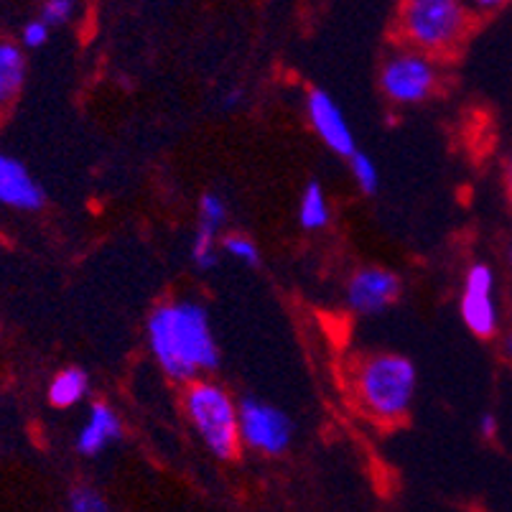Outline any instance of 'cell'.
<instances>
[{"mask_svg":"<svg viewBox=\"0 0 512 512\" xmlns=\"http://www.w3.org/2000/svg\"><path fill=\"white\" fill-rule=\"evenodd\" d=\"M148 339L156 360L174 380H192L220 360L207 314L189 301L158 306L148 319Z\"/></svg>","mask_w":512,"mask_h":512,"instance_id":"1","label":"cell"},{"mask_svg":"<svg viewBox=\"0 0 512 512\" xmlns=\"http://www.w3.org/2000/svg\"><path fill=\"white\" fill-rule=\"evenodd\" d=\"M120 434H123V426H120V418L115 416L113 408H107L105 403H95L90 411V418H87V423L82 426V431L77 436L79 454H100L110 441H118Z\"/></svg>","mask_w":512,"mask_h":512,"instance_id":"12","label":"cell"},{"mask_svg":"<svg viewBox=\"0 0 512 512\" xmlns=\"http://www.w3.org/2000/svg\"><path fill=\"white\" fill-rule=\"evenodd\" d=\"M225 217V202H222L217 194H204L202 204H199V227L192 245V260L197 263V268H202V271H209V268L217 263L214 245H217V230L222 227Z\"/></svg>","mask_w":512,"mask_h":512,"instance_id":"11","label":"cell"},{"mask_svg":"<svg viewBox=\"0 0 512 512\" xmlns=\"http://www.w3.org/2000/svg\"><path fill=\"white\" fill-rule=\"evenodd\" d=\"M462 319L469 332L487 339L497 332L500 316L495 304V273L487 265H474L462 293Z\"/></svg>","mask_w":512,"mask_h":512,"instance_id":"7","label":"cell"},{"mask_svg":"<svg viewBox=\"0 0 512 512\" xmlns=\"http://www.w3.org/2000/svg\"><path fill=\"white\" fill-rule=\"evenodd\" d=\"M507 260H510V265H512V245H510V248H507Z\"/></svg>","mask_w":512,"mask_h":512,"instance_id":"25","label":"cell"},{"mask_svg":"<svg viewBox=\"0 0 512 512\" xmlns=\"http://www.w3.org/2000/svg\"><path fill=\"white\" fill-rule=\"evenodd\" d=\"M21 39H23V44L29 46V49H39V46H44L46 41H49V26H46L41 18H36V21H31L23 26Z\"/></svg>","mask_w":512,"mask_h":512,"instance_id":"20","label":"cell"},{"mask_svg":"<svg viewBox=\"0 0 512 512\" xmlns=\"http://www.w3.org/2000/svg\"><path fill=\"white\" fill-rule=\"evenodd\" d=\"M225 250L232 258L242 260L245 265H258L260 263V250L255 248V242L245 235H227L225 237Z\"/></svg>","mask_w":512,"mask_h":512,"instance_id":"18","label":"cell"},{"mask_svg":"<svg viewBox=\"0 0 512 512\" xmlns=\"http://www.w3.org/2000/svg\"><path fill=\"white\" fill-rule=\"evenodd\" d=\"M240 416V441L265 454H281L291 444V421L283 411L263 400L248 398L237 411Z\"/></svg>","mask_w":512,"mask_h":512,"instance_id":"6","label":"cell"},{"mask_svg":"<svg viewBox=\"0 0 512 512\" xmlns=\"http://www.w3.org/2000/svg\"><path fill=\"white\" fill-rule=\"evenodd\" d=\"M349 164H352V176H355L362 192L375 194L377 186H380V174H377V166L372 164V158L367 153L355 151V156L349 158Z\"/></svg>","mask_w":512,"mask_h":512,"instance_id":"16","label":"cell"},{"mask_svg":"<svg viewBox=\"0 0 512 512\" xmlns=\"http://www.w3.org/2000/svg\"><path fill=\"white\" fill-rule=\"evenodd\" d=\"M0 204L23 212L44 207V192L18 158L0 153Z\"/></svg>","mask_w":512,"mask_h":512,"instance_id":"10","label":"cell"},{"mask_svg":"<svg viewBox=\"0 0 512 512\" xmlns=\"http://www.w3.org/2000/svg\"><path fill=\"white\" fill-rule=\"evenodd\" d=\"M479 431H482L484 439H495L497 436V418L492 413H484L482 421H479Z\"/></svg>","mask_w":512,"mask_h":512,"instance_id":"21","label":"cell"},{"mask_svg":"<svg viewBox=\"0 0 512 512\" xmlns=\"http://www.w3.org/2000/svg\"><path fill=\"white\" fill-rule=\"evenodd\" d=\"M469 8L456 0H413L400 13V29L423 51H446L464 39Z\"/></svg>","mask_w":512,"mask_h":512,"instance_id":"4","label":"cell"},{"mask_svg":"<svg viewBox=\"0 0 512 512\" xmlns=\"http://www.w3.org/2000/svg\"><path fill=\"white\" fill-rule=\"evenodd\" d=\"M74 13V3H69V0H49V3H44V8H41V21L46 23V26H62V23H67L69 18H72Z\"/></svg>","mask_w":512,"mask_h":512,"instance_id":"19","label":"cell"},{"mask_svg":"<svg viewBox=\"0 0 512 512\" xmlns=\"http://www.w3.org/2000/svg\"><path fill=\"white\" fill-rule=\"evenodd\" d=\"M186 413L192 418L197 434L214 456L232 459L240 449V416L230 395L214 383L189 385L186 390Z\"/></svg>","mask_w":512,"mask_h":512,"instance_id":"3","label":"cell"},{"mask_svg":"<svg viewBox=\"0 0 512 512\" xmlns=\"http://www.w3.org/2000/svg\"><path fill=\"white\" fill-rule=\"evenodd\" d=\"M502 347H505V357H507V360H512V334H507L505 342H502Z\"/></svg>","mask_w":512,"mask_h":512,"instance_id":"23","label":"cell"},{"mask_svg":"<svg viewBox=\"0 0 512 512\" xmlns=\"http://www.w3.org/2000/svg\"><path fill=\"white\" fill-rule=\"evenodd\" d=\"M400 296V278L385 268H362L347 288L349 306L360 314H380Z\"/></svg>","mask_w":512,"mask_h":512,"instance_id":"8","label":"cell"},{"mask_svg":"<svg viewBox=\"0 0 512 512\" xmlns=\"http://www.w3.org/2000/svg\"><path fill=\"white\" fill-rule=\"evenodd\" d=\"M416 367L408 357L375 355L360 367L357 390L362 406L377 418L393 421L411 406L416 395Z\"/></svg>","mask_w":512,"mask_h":512,"instance_id":"2","label":"cell"},{"mask_svg":"<svg viewBox=\"0 0 512 512\" xmlns=\"http://www.w3.org/2000/svg\"><path fill=\"white\" fill-rule=\"evenodd\" d=\"M69 512H110L105 497L92 487H74L69 492Z\"/></svg>","mask_w":512,"mask_h":512,"instance_id":"17","label":"cell"},{"mask_svg":"<svg viewBox=\"0 0 512 512\" xmlns=\"http://www.w3.org/2000/svg\"><path fill=\"white\" fill-rule=\"evenodd\" d=\"M299 222L304 230H321L329 222V204L319 181H311L301 194Z\"/></svg>","mask_w":512,"mask_h":512,"instance_id":"15","label":"cell"},{"mask_svg":"<svg viewBox=\"0 0 512 512\" xmlns=\"http://www.w3.org/2000/svg\"><path fill=\"white\" fill-rule=\"evenodd\" d=\"M309 118L314 130L339 156H355V136L344 118L342 107L332 100L324 90H314L309 97Z\"/></svg>","mask_w":512,"mask_h":512,"instance_id":"9","label":"cell"},{"mask_svg":"<svg viewBox=\"0 0 512 512\" xmlns=\"http://www.w3.org/2000/svg\"><path fill=\"white\" fill-rule=\"evenodd\" d=\"M507 189H510V197H512V158H510V166H507Z\"/></svg>","mask_w":512,"mask_h":512,"instance_id":"24","label":"cell"},{"mask_svg":"<svg viewBox=\"0 0 512 512\" xmlns=\"http://www.w3.org/2000/svg\"><path fill=\"white\" fill-rule=\"evenodd\" d=\"M500 6H502L500 0H482V3H474L477 11H490V8H500Z\"/></svg>","mask_w":512,"mask_h":512,"instance_id":"22","label":"cell"},{"mask_svg":"<svg viewBox=\"0 0 512 512\" xmlns=\"http://www.w3.org/2000/svg\"><path fill=\"white\" fill-rule=\"evenodd\" d=\"M380 85L390 100L411 105V102H421L431 95L436 85V72L423 54L403 51L385 62Z\"/></svg>","mask_w":512,"mask_h":512,"instance_id":"5","label":"cell"},{"mask_svg":"<svg viewBox=\"0 0 512 512\" xmlns=\"http://www.w3.org/2000/svg\"><path fill=\"white\" fill-rule=\"evenodd\" d=\"M23 79H26L23 51L11 41H0V105H11L21 95Z\"/></svg>","mask_w":512,"mask_h":512,"instance_id":"13","label":"cell"},{"mask_svg":"<svg viewBox=\"0 0 512 512\" xmlns=\"http://www.w3.org/2000/svg\"><path fill=\"white\" fill-rule=\"evenodd\" d=\"M87 388H90V380H87L85 372L77 370V367L62 370L49 385L51 406H57V408L74 406V403H79V400L85 398Z\"/></svg>","mask_w":512,"mask_h":512,"instance_id":"14","label":"cell"}]
</instances>
